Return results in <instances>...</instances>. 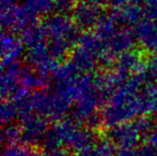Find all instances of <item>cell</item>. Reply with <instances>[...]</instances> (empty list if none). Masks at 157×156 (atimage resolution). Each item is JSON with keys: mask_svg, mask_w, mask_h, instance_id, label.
Here are the masks:
<instances>
[{"mask_svg": "<svg viewBox=\"0 0 157 156\" xmlns=\"http://www.w3.org/2000/svg\"><path fill=\"white\" fill-rule=\"evenodd\" d=\"M146 65L147 61L144 58L142 51L132 49L118 57L113 70L125 78H129L145 74Z\"/></svg>", "mask_w": 157, "mask_h": 156, "instance_id": "cell-9", "label": "cell"}, {"mask_svg": "<svg viewBox=\"0 0 157 156\" xmlns=\"http://www.w3.org/2000/svg\"><path fill=\"white\" fill-rule=\"evenodd\" d=\"M102 51L104 44L94 31H85L78 36L70 61L80 73L90 74L101 64Z\"/></svg>", "mask_w": 157, "mask_h": 156, "instance_id": "cell-4", "label": "cell"}, {"mask_svg": "<svg viewBox=\"0 0 157 156\" xmlns=\"http://www.w3.org/2000/svg\"><path fill=\"white\" fill-rule=\"evenodd\" d=\"M0 1H1V9H3V8L16 5L18 0H0Z\"/></svg>", "mask_w": 157, "mask_h": 156, "instance_id": "cell-31", "label": "cell"}, {"mask_svg": "<svg viewBox=\"0 0 157 156\" xmlns=\"http://www.w3.org/2000/svg\"><path fill=\"white\" fill-rule=\"evenodd\" d=\"M36 149L30 145L15 144L5 146L1 156H34Z\"/></svg>", "mask_w": 157, "mask_h": 156, "instance_id": "cell-19", "label": "cell"}, {"mask_svg": "<svg viewBox=\"0 0 157 156\" xmlns=\"http://www.w3.org/2000/svg\"><path fill=\"white\" fill-rule=\"evenodd\" d=\"M146 143L157 148V125H155L152 130L145 136Z\"/></svg>", "mask_w": 157, "mask_h": 156, "instance_id": "cell-25", "label": "cell"}, {"mask_svg": "<svg viewBox=\"0 0 157 156\" xmlns=\"http://www.w3.org/2000/svg\"><path fill=\"white\" fill-rule=\"evenodd\" d=\"M145 75L148 81L157 83V57H153L147 61Z\"/></svg>", "mask_w": 157, "mask_h": 156, "instance_id": "cell-22", "label": "cell"}, {"mask_svg": "<svg viewBox=\"0 0 157 156\" xmlns=\"http://www.w3.org/2000/svg\"><path fill=\"white\" fill-rule=\"evenodd\" d=\"M43 26L48 37L49 50L57 61L71 55L78 39V27L71 16L57 12L45 17Z\"/></svg>", "mask_w": 157, "mask_h": 156, "instance_id": "cell-3", "label": "cell"}, {"mask_svg": "<svg viewBox=\"0 0 157 156\" xmlns=\"http://www.w3.org/2000/svg\"><path fill=\"white\" fill-rule=\"evenodd\" d=\"M21 40L24 44L25 49L36 46L38 44L48 42V37L43 26V23L39 22L34 23L30 27H28L26 30L21 33Z\"/></svg>", "mask_w": 157, "mask_h": 156, "instance_id": "cell-15", "label": "cell"}, {"mask_svg": "<svg viewBox=\"0 0 157 156\" xmlns=\"http://www.w3.org/2000/svg\"><path fill=\"white\" fill-rule=\"evenodd\" d=\"M48 120L39 113L32 112L20 120L22 129V141L24 144L34 146L43 143L49 130Z\"/></svg>", "mask_w": 157, "mask_h": 156, "instance_id": "cell-7", "label": "cell"}, {"mask_svg": "<svg viewBox=\"0 0 157 156\" xmlns=\"http://www.w3.org/2000/svg\"><path fill=\"white\" fill-rule=\"evenodd\" d=\"M1 141L6 146L18 144L19 141H22V129L20 124L12 122L4 125L1 134Z\"/></svg>", "mask_w": 157, "mask_h": 156, "instance_id": "cell-17", "label": "cell"}, {"mask_svg": "<svg viewBox=\"0 0 157 156\" xmlns=\"http://www.w3.org/2000/svg\"><path fill=\"white\" fill-rule=\"evenodd\" d=\"M94 146H96L101 156H113L114 153L117 152V146L107 136L104 138H98Z\"/></svg>", "mask_w": 157, "mask_h": 156, "instance_id": "cell-20", "label": "cell"}, {"mask_svg": "<svg viewBox=\"0 0 157 156\" xmlns=\"http://www.w3.org/2000/svg\"><path fill=\"white\" fill-rule=\"evenodd\" d=\"M141 116L157 113V83L147 81L139 92Z\"/></svg>", "mask_w": 157, "mask_h": 156, "instance_id": "cell-13", "label": "cell"}, {"mask_svg": "<svg viewBox=\"0 0 157 156\" xmlns=\"http://www.w3.org/2000/svg\"><path fill=\"white\" fill-rule=\"evenodd\" d=\"M75 156H101V154L98 153L96 146L94 145L92 147H89V148H86V149L76 152Z\"/></svg>", "mask_w": 157, "mask_h": 156, "instance_id": "cell-27", "label": "cell"}, {"mask_svg": "<svg viewBox=\"0 0 157 156\" xmlns=\"http://www.w3.org/2000/svg\"><path fill=\"white\" fill-rule=\"evenodd\" d=\"M1 61L2 66L20 62L25 52V47L20 37L13 32L3 30L1 33Z\"/></svg>", "mask_w": 157, "mask_h": 156, "instance_id": "cell-10", "label": "cell"}, {"mask_svg": "<svg viewBox=\"0 0 157 156\" xmlns=\"http://www.w3.org/2000/svg\"><path fill=\"white\" fill-rule=\"evenodd\" d=\"M133 121L144 137H145L152 130V128L155 126L153 120H152L149 116H140L137 118H135Z\"/></svg>", "mask_w": 157, "mask_h": 156, "instance_id": "cell-21", "label": "cell"}, {"mask_svg": "<svg viewBox=\"0 0 157 156\" xmlns=\"http://www.w3.org/2000/svg\"><path fill=\"white\" fill-rule=\"evenodd\" d=\"M0 18L3 30L13 33H22L28 27L38 22V17L24 3L3 8Z\"/></svg>", "mask_w": 157, "mask_h": 156, "instance_id": "cell-5", "label": "cell"}, {"mask_svg": "<svg viewBox=\"0 0 157 156\" xmlns=\"http://www.w3.org/2000/svg\"><path fill=\"white\" fill-rule=\"evenodd\" d=\"M117 25L118 23L113 13L102 14L97 26L94 27V33L100 38L101 43L105 45L117 33Z\"/></svg>", "mask_w": 157, "mask_h": 156, "instance_id": "cell-14", "label": "cell"}, {"mask_svg": "<svg viewBox=\"0 0 157 156\" xmlns=\"http://www.w3.org/2000/svg\"><path fill=\"white\" fill-rule=\"evenodd\" d=\"M148 15L157 16V0H145Z\"/></svg>", "mask_w": 157, "mask_h": 156, "instance_id": "cell-28", "label": "cell"}, {"mask_svg": "<svg viewBox=\"0 0 157 156\" xmlns=\"http://www.w3.org/2000/svg\"><path fill=\"white\" fill-rule=\"evenodd\" d=\"M136 156H157V148L149 145L148 143L140 145L135 151Z\"/></svg>", "mask_w": 157, "mask_h": 156, "instance_id": "cell-23", "label": "cell"}, {"mask_svg": "<svg viewBox=\"0 0 157 156\" xmlns=\"http://www.w3.org/2000/svg\"><path fill=\"white\" fill-rule=\"evenodd\" d=\"M76 0H56V6L60 12L72 10L73 6L75 5Z\"/></svg>", "mask_w": 157, "mask_h": 156, "instance_id": "cell-24", "label": "cell"}, {"mask_svg": "<svg viewBox=\"0 0 157 156\" xmlns=\"http://www.w3.org/2000/svg\"><path fill=\"white\" fill-rule=\"evenodd\" d=\"M0 120H1L3 125L12 124L15 120H19L17 108H16L14 101L5 100L2 101L1 110H0Z\"/></svg>", "mask_w": 157, "mask_h": 156, "instance_id": "cell-18", "label": "cell"}, {"mask_svg": "<svg viewBox=\"0 0 157 156\" xmlns=\"http://www.w3.org/2000/svg\"><path fill=\"white\" fill-rule=\"evenodd\" d=\"M98 140L94 128L78 124L73 118H65L49 128L43 145L46 150L66 148L76 153L94 146Z\"/></svg>", "mask_w": 157, "mask_h": 156, "instance_id": "cell-2", "label": "cell"}, {"mask_svg": "<svg viewBox=\"0 0 157 156\" xmlns=\"http://www.w3.org/2000/svg\"><path fill=\"white\" fill-rule=\"evenodd\" d=\"M96 1L100 4V5H106V4H109V0H96Z\"/></svg>", "mask_w": 157, "mask_h": 156, "instance_id": "cell-32", "label": "cell"}, {"mask_svg": "<svg viewBox=\"0 0 157 156\" xmlns=\"http://www.w3.org/2000/svg\"><path fill=\"white\" fill-rule=\"evenodd\" d=\"M142 136L134 121L119 124L107 130V137L119 149L133 150L136 147L138 148Z\"/></svg>", "mask_w": 157, "mask_h": 156, "instance_id": "cell-8", "label": "cell"}, {"mask_svg": "<svg viewBox=\"0 0 157 156\" xmlns=\"http://www.w3.org/2000/svg\"><path fill=\"white\" fill-rule=\"evenodd\" d=\"M113 156H136V153L133 150H126V149H119L114 153Z\"/></svg>", "mask_w": 157, "mask_h": 156, "instance_id": "cell-30", "label": "cell"}, {"mask_svg": "<svg viewBox=\"0 0 157 156\" xmlns=\"http://www.w3.org/2000/svg\"></svg>", "mask_w": 157, "mask_h": 156, "instance_id": "cell-33", "label": "cell"}, {"mask_svg": "<svg viewBox=\"0 0 157 156\" xmlns=\"http://www.w3.org/2000/svg\"><path fill=\"white\" fill-rule=\"evenodd\" d=\"M70 152H71V151H69L66 148H58V149L45 151L46 156H72V154Z\"/></svg>", "mask_w": 157, "mask_h": 156, "instance_id": "cell-26", "label": "cell"}, {"mask_svg": "<svg viewBox=\"0 0 157 156\" xmlns=\"http://www.w3.org/2000/svg\"><path fill=\"white\" fill-rule=\"evenodd\" d=\"M137 42L146 50H157V16L148 15L134 27Z\"/></svg>", "mask_w": 157, "mask_h": 156, "instance_id": "cell-11", "label": "cell"}, {"mask_svg": "<svg viewBox=\"0 0 157 156\" xmlns=\"http://www.w3.org/2000/svg\"><path fill=\"white\" fill-rule=\"evenodd\" d=\"M147 81L146 75L142 74L129 77L123 82L101 108V124L109 129L133 121L141 116L139 92Z\"/></svg>", "mask_w": 157, "mask_h": 156, "instance_id": "cell-1", "label": "cell"}, {"mask_svg": "<svg viewBox=\"0 0 157 156\" xmlns=\"http://www.w3.org/2000/svg\"><path fill=\"white\" fill-rule=\"evenodd\" d=\"M113 15L117 19L119 25H123V27H131L137 26L142 20L146 17L147 10H145L141 6V4H135L129 2L123 6L121 9L113 10Z\"/></svg>", "mask_w": 157, "mask_h": 156, "instance_id": "cell-12", "label": "cell"}, {"mask_svg": "<svg viewBox=\"0 0 157 156\" xmlns=\"http://www.w3.org/2000/svg\"><path fill=\"white\" fill-rule=\"evenodd\" d=\"M129 3V0H109V4L113 8V10L121 9L123 6H125L126 4Z\"/></svg>", "mask_w": 157, "mask_h": 156, "instance_id": "cell-29", "label": "cell"}, {"mask_svg": "<svg viewBox=\"0 0 157 156\" xmlns=\"http://www.w3.org/2000/svg\"><path fill=\"white\" fill-rule=\"evenodd\" d=\"M24 4L34 13L37 17L53 14L56 6V0H24Z\"/></svg>", "mask_w": 157, "mask_h": 156, "instance_id": "cell-16", "label": "cell"}, {"mask_svg": "<svg viewBox=\"0 0 157 156\" xmlns=\"http://www.w3.org/2000/svg\"><path fill=\"white\" fill-rule=\"evenodd\" d=\"M101 5L96 0H78L71 10V17L78 29L90 31L101 17Z\"/></svg>", "mask_w": 157, "mask_h": 156, "instance_id": "cell-6", "label": "cell"}]
</instances>
